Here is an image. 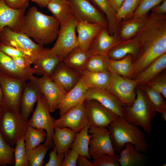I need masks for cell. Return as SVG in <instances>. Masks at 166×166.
Masks as SVG:
<instances>
[{
	"label": "cell",
	"mask_w": 166,
	"mask_h": 166,
	"mask_svg": "<svg viewBox=\"0 0 166 166\" xmlns=\"http://www.w3.org/2000/svg\"><path fill=\"white\" fill-rule=\"evenodd\" d=\"M49 77L67 92L74 87L80 79V74L63 61L59 62Z\"/></svg>",
	"instance_id": "19"
},
{
	"label": "cell",
	"mask_w": 166,
	"mask_h": 166,
	"mask_svg": "<svg viewBox=\"0 0 166 166\" xmlns=\"http://www.w3.org/2000/svg\"><path fill=\"white\" fill-rule=\"evenodd\" d=\"M142 87L149 101L158 113H162L166 112V103L162 95L147 85Z\"/></svg>",
	"instance_id": "39"
},
{
	"label": "cell",
	"mask_w": 166,
	"mask_h": 166,
	"mask_svg": "<svg viewBox=\"0 0 166 166\" xmlns=\"http://www.w3.org/2000/svg\"><path fill=\"white\" fill-rule=\"evenodd\" d=\"M137 86V81L134 79L111 73L110 81L106 90L117 97L123 106H130L136 98Z\"/></svg>",
	"instance_id": "11"
},
{
	"label": "cell",
	"mask_w": 166,
	"mask_h": 166,
	"mask_svg": "<svg viewBox=\"0 0 166 166\" xmlns=\"http://www.w3.org/2000/svg\"><path fill=\"white\" fill-rule=\"evenodd\" d=\"M64 154L57 153L56 148L53 145V149L49 154V159L45 166H61L64 159Z\"/></svg>",
	"instance_id": "47"
},
{
	"label": "cell",
	"mask_w": 166,
	"mask_h": 166,
	"mask_svg": "<svg viewBox=\"0 0 166 166\" xmlns=\"http://www.w3.org/2000/svg\"><path fill=\"white\" fill-rule=\"evenodd\" d=\"M77 20L70 13L65 21L60 24L57 40L50 50L63 61L70 53L78 46L76 27Z\"/></svg>",
	"instance_id": "5"
},
{
	"label": "cell",
	"mask_w": 166,
	"mask_h": 166,
	"mask_svg": "<svg viewBox=\"0 0 166 166\" xmlns=\"http://www.w3.org/2000/svg\"><path fill=\"white\" fill-rule=\"evenodd\" d=\"M88 132L90 137L89 151L94 160L105 155H115L108 129L90 126Z\"/></svg>",
	"instance_id": "12"
},
{
	"label": "cell",
	"mask_w": 166,
	"mask_h": 166,
	"mask_svg": "<svg viewBox=\"0 0 166 166\" xmlns=\"http://www.w3.org/2000/svg\"><path fill=\"white\" fill-rule=\"evenodd\" d=\"M104 27L97 23L77 21L76 31L77 33L78 46L89 49L96 35Z\"/></svg>",
	"instance_id": "25"
},
{
	"label": "cell",
	"mask_w": 166,
	"mask_h": 166,
	"mask_svg": "<svg viewBox=\"0 0 166 166\" xmlns=\"http://www.w3.org/2000/svg\"><path fill=\"white\" fill-rule=\"evenodd\" d=\"M92 55L89 49L78 46L63 61L68 67L80 74L85 69L87 61Z\"/></svg>",
	"instance_id": "28"
},
{
	"label": "cell",
	"mask_w": 166,
	"mask_h": 166,
	"mask_svg": "<svg viewBox=\"0 0 166 166\" xmlns=\"http://www.w3.org/2000/svg\"><path fill=\"white\" fill-rule=\"evenodd\" d=\"M140 51L138 41L135 37L129 39L121 40L109 51L107 55L110 59L118 60L130 54L132 56V62L138 57Z\"/></svg>",
	"instance_id": "23"
},
{
	"label": "cell",
	"mask_w": 166,
	"mask_h": 166,
	"mask_svg": "<svg viewBox=\"0 0 166 166\" xmlns=\"http://www.w3.org/2000/svg\"><path fill=\"white\" fill-rule=\"evenodd\" d=\"M61 61L50 49H45L33 64V73L50 77Z\"/></svg>",
	"instance_id": "22"
},
{
	"label": "cell",
	"mask_w": 166,
	"mask_h": 166,
	"mask_svg": "<svg viewBox=\"0 0 166 166\" xmlns=\"http://www.w3.org/2000/svg\"><path fill=\"white\" fill-rule=\"evenodd\" d=\"M17 67L24 72L31 75H34L33 73L32 64L30 61L27 58L22 57H12Z\"/></svg>",
	"instance_id": "46"
},
{
	"label": "cell",
	"mask_w": 166,
	"mask_h": 166,
	"mask_svg": "<svg viewBox=\"0 0 166 166\" xmlns=\"http://www.w3.org/2000/svg\"><path fill=\"white\" fill-rule=\"evenodd\" d=\"M26 10L13 9L0 0V33L6 26L14 31L21 32Z\"/></svg>",
	"instance_id": "16"
},
{
	"label": "cell",
	"mask_w": 166,
	"mask_h": 166,
	"mask_svg": "<svg viewBox=\"0 0 166 166\" xmlns=\"http://www.w3.org/2000/svg\"><path fill=\"white\" fill-rule=\"evenodd\" d=\"M93 4L105 15L108 23V31L111 35L118 34L119 23L116 19V12L111 7L109 0H91Z\"/></svg>",
	"instance_id": "33"
},
{
	"label": "cell",
	"mask_w": 166,
	"mask_h": 166,
	"mask_svg": "<svg viewBox=\"0 0 166 166\" xmlns=\"http://www.w3.org/2000/svg\"><path fill=\"white\" fill-rule=\"evenodd\" d=\"M146 17H133L119 23L117 35L121 40H128L136 37L144 25Z\"/></svg>",
	"instance_id": "31"
},
{
	"label": "cell",
	"mask_w": 166,
	"mask_h": 166,
	"mask_svg": "<svg viewBox=\"0 0 166 166\" xmlns=\"http://www.w3.org/2000/svg\"><path fill=\"white\" fill-rule=\"evenodd\" d=\"M24 136L26 149H30L43 142L46 139L47 134L44 129L28 125Z\"/></svg>",
	"instance_id": "36"
},
{
	"label": "cell",
	"mask_w": 166,
	"mask_h": 166,
	"mask_svg": "<svg viewBox=\"0 0 166 166\" xmlns=\"http://www.w3.org/2000/svg\"><path fill=\"white\" fill-rule=\"evenodd\" d=\"M109 71L111 73H115L125 78H133L134 70L131 54H128L120 60L109 59Z\"/></svg>",
	"instance_id": "32"
},
{
	"label": "cell",
	"mask_w": 166,
	"mask_h": 166,
	"mask_svg": "<svg viewBox=\"0 0 166 166\" xmlns=\"http://www.w3.org/2000/svg\"><path fill=\"white\" fill-rule=\"evenodd\" d=\"M54 145L57 153L65 154L70 148L77 132L68 128H59L54 126Z\"/></svg>",
	"instance_id": "26"
},
{
	"label": "cell",
	"mask_w": 166,
	"mask_h": 166,
	"mask_svg": "<svg viewBox=\"0 0 166 166\" xmlns=\"http://www.w3.org/2000/svg\"><path fill=\"white\" fill-rule=\"evenodd\" d=\"M110 139L116 153H119L127 143L132 144L138 151L145 153L148 144L144 133L138 127L118 116L107 127Z\"/></svg>",
	"instance_id": "3"
},
{
	"label": "cell",
	"mask_w": 166,
	"mask_h": 166,
	"mask_svg": "<svg viewBox=\"0 0 166 166\" xmlns=\"http://www.w3.org/2000/svg\"><path fill=\"white\" fill-rule=\"evenodd\" d=\"M0 72L13 78L25 81L29 80L34 76L20 70L12 58L0 49Z\"/></svg>",
	"instance_id": "29"
},
{
	"label": "cell",
	"mask_w": 166,
	"mask_h": 166,
	"mask_svg": "<svg viewBox=\"0 0 166 166\" xmlns=\"http://www.w3.org/2000/svg\"><path fill=\"white\" fill-rule=\"evenodd\" d=\"M164 0H141L133 16L145 18L148 15L151 10L155 6L160 4Z\"/></svg>",
	"instance_id": "43"
},
{
	"label": "cell",
	"mask_w": 166,
	"mask_h": 166,
	"mask_svg": "<svg viewBox=\"0 0 166 166\" xmlns=\"http://www.w3.org/2000/svg\"><path fill=\"white\" fill-rule=\"evenodd\" d=\"M24 135L17 141L14 148V166H29Z\"/></svg>",
	"instance_id": "42"
},
{
	"label": "cell",
	"mask_w": 166,
	"mask_h": 166,
	"mask_svg": "<svg viewBox=\"0 0 166 166\" xmlns=\"http://www.w3.org/2000/svg\"><path fill=\"white\" fill-rule=\"evenodd\" d=\"M89 123L85 100L70 109L59 118L54 120V126L69 128L77 132Z\"/></svg>",
	"instance_id": "14"
},
{
	"label": "cell",
	"mask_w": 166,
	"mask_h": 166,
	"mask_svg": "<svg viewBox=\"0 0 166 166\" xmlns=\"http://www.w3.org/2000/svg\"><path fill=\"white\" fill-rule=\"evenodd\" d=\"M119 154V162L121 166H142L146 161L145 155L137 151L131 143H126Z\"/></svg>",
	"instance_id": "30"
},
{
	"label": "cell",
	"mask_w": 166,
	"mask_h": 166,
	"mask_svg": "<svg viewBox=\"0 0 166 166\" xmlns=\"http://www.w3.org/2000/svg\"><path fill=\"white\" fill-rule=\"evenodd\" d=\"M79 155L75 151L69 149L64 154L61 166H76Z\"/></svg>",
	"instance_id": "48"
},
{
	"label": "cell",
	"mask_w": 166,
	"mask_h": 166,
	"mask_svg": "<svg viewBox=\"0 0 166 166\" xmlns=\"http://www.w3.org/2000/svg\"><path fill=\"white\" fill-rule=\"evenodd\" d=\"M88 89L83 81L80 79L76 85L68 91L58 105L60 117L72 108L85 100V95Z\"/></svg>",
	"instance_id": "21"
},
{
	"label": "cell",
	"mask_w": 166,
	"mask_h": 166,
	"mask_svg": "<svg viewBox=\"0 0 166 166\" xmlns=\"http://www.w3.org/2000/svg\"><path fill=\"white\" fill-rule=\"evenodd\" d=\"M26 84L20 103V114L25 121L33 111L35 103L42 94L39 81V78L34 77Z\"/></svg>",
	"instance_id": "15"
},
{
	"label": "cell",
	"mask_w": 166,
	"mask_h": 166,
	"mask_svg": "<svg viewBox=\"0 0 166 166\" xmlns=\"http://www.w3.org/2000/svg\"><path fill=\"white\" fill-rule=\"evenodd\" d=\"M71 13L77 21L99 24L108 28V23L104 14L90 0H67Z\"/></svg>",
	"instance_id": "9"
},
{
	"label": "cell",
	"mask_w": 166,
	"mask_h": 166,
	"mask_svg": "<svg viewBox=\"0 0 166 166\" xmlns=\"http://www.w3.org/2000/svg\"><path fill=\"white\" fill-rule=\"evenodd\" d=\"M14 163V148L6 142L0 132V166Z\"/></svg>",
	"instance_id": "41"
},
{
	"label": "cell",
	"mask_w": 166,
	"mask_h": 166,
	"mask_svg": "<svg viewBox=\"0 0 166 166\" xmlns=\"http://www.w3.org/2000/svg\"><path fill=\"white\" fill-rule=\"evenodd\" d=\"M3 111V107L0 105V121Z\"/></svg>",
	"instance_id": "56"
},
{
	"label": "cell",
	"mask_w": 166,
	"mask_h": 166,
	"mask_svg": "<svg viewBox=\"0 0 166 166\" xmlns=\"http://www.w3.org/2000/svg\"><path fill=\"white\" fill-rule=\"evenodd\" d=\"M79 74L80 78L88 88L106 89L111 80L110 72H94L84 69Z\"/></svg>",
	"instance_id": "27"
},
{
	"label": "cell",
	"mask_w": 166,
	"mask_h": 166,
	"mask_svg": "<svg viewBox=\"0 0 166 166\" xmlns=\"http://www.w3.org/2000/svg\"><path fill=\"white\" fill-rule=\"evenodd\" d=\"M125 0H109L111 7L116 13L121 7Z\"/></svg>",
	"instance_id": "53"
},
{
	"label": "cell",
	"mask_w": 166,
	"mask_h": 166,
	"mask_svg": "<svg viewBox=\"0 0 166 166\" xmlns=\"http://www.w3.org/2000/svg\"><path fill=\"white\" fill-rule=\"evenodd\" d=\"M136 98L130 106H123V117L129 123L141 127L148 134L152 129V122L158 113L149 101L142 86L136 89Z\"/></svg>",
	"instance_id": "4"
},
{
	"label": "cell",
	"mask_w": 166,
	"mask_h": 166,
	"mask_svg": "<svg viewBox=\"0 0 166 166\" xmlns=\"http://www.w3.org/2000/svg\"><path fill=\"white\" fill-rule=\"evenodd\" d=\"M9 7L15 10L26 9L29 6L27 0H3Z\"/></svg>",
	"instance_id": "50"
},
{
	"label": "cell",
	"mask_w": 166,
	"mask_h": 166,
	"mask_svg": "<svg viewBox=\"0 0 166 166\" xmlns=\"http://www.w3.org/2000/svg\"><path fill=\"white\" fill-rule=\"evenodd\" d=\"M121 41L117 34L111 35L107 28L104 27L96 35L89 49L92 54L107 55Z\"/></svg>",
	"instance_id": "20"
},
{
	"label": "cell",
	"mask_w": 166,
	"mask_h": 166,
	"mask_svg": "<svg viewBox=\"0 0 166 166\" xmlns=\"http://www.w3.org/2000/svg\"><path fill=\"white\" fill-rule=\"evenodd\" d=\"M0 43L13 46L22 51L33 64L45 49L25 34L5 27L0 33Z\"/></svg>",
	"instance_id": "6"
},
{
	"label": "cell",
	"mask_w": 166,
	"mask_h": 166,
	"mask_svg": "<svg viewBox=\"0 0 166 166\" xmlns=\"http://www.w3.org/2000/svg\"><path fill=\"white\" fill-rule=\"evenodd\" d=\"M46 7L60 25L65 21L71 13L67 0H50Z\"/></svg>",
	"instance_id": "35"
},
{
	"label": "cell",
	"mask_w": 166,
	"mask_h": 166,
	"mask_svg": "<svg viewBox=\"0 0 166 166\" xmlns=\"http://www.w3.org/2000/svg\"><path fill=\"white\" fill-rule=\"evenodd\" d=\"M109 58L107 55L92 54L85 69L94 72H109Z\"/></svg>",
	"instance_id": "37"
},
{
	"label": "cell",
	"mask_w": 166,
	"mask_h": 166,
	"mask_svg": "<svg viewBox=\"0 0 166 166\" xmlns=\"http://www.w3.org/2000/svg\"><path fill=\"white\" fill-rule=\"evenodd\" d=\"M85 100H95L117 116L123 117V105L119 99L106 89L89 88L85 95Z\"/></svg>",
	"instance_id": "18"
},
{
	"label": "cell",
	"mask_w": 166,
	"mask_h": 166,
	"mask_svg": "<svg viewBox=\"0 0 166 166\" xmlns=\"http://www.w3.org/2000/svg\"><path fill=\"white\" fill-rule=\"evenodd\" d=\"M166 68L165 53L153 60L144 69L134 76L133 79L137 81L138 86H144Z\"/></svg>",
	"instance_id": "24"
},
{
	"label": "cell",
	"mask_w": 166,
	"mask_h": 166,
	"mask_svg": "<svg viewBox=\"0 0 166 166\" xmlns=\"http://www.w3.org/2000/svg\"><path fill=\"white\" fill-rule=\"evenodd\" d=\"M136 37L140 51L138 57L132 62L133 77L166 53V14L158 15L151 12Z\"/></svg>",
	"instance_id": "1"
},
{
	"label": "cell",
	"mask_w": 166,
	"mask_h": 166,
	"mask_svg": "<svg viewBox=\"0 0 166 166\" xmlns=\"http://www.w3.org/2000/svg\"><path fill=\"white\" fill-rule=\"evenodd\" d=\"M39 81L42 93L46 100L50 111L53 112L57 109L58 105L67 92L47 76H42L39 78Z\"/></svg>",
	"instance_id": "17"
},
{
	"label": "cell",
	"mask_w": 166,
	"mask_h": 166,
	"mask_svg": "<svg viewBox=\"0 0 166 166\" xmlns=\"http://www.w3.org/2000/svg\"><path fill=\"white\" fill-rule=\"evenodd\" d=\"M37 102L36 107L31 117L28 121V124L36 128L46 130L47 136L44 145L49 148L54 145L53 136L54 119L50 114L47 102L43 94Z\"/></svg>",
	"instance_id": "8"
},
{
	"label": "cell",
	"mask_w": 166,
	"mask_h": 166,
	"mask_svg": "<svg viewBox=\"0 0 166 166\" xmlns=\"http://www.w3.org/2000/svg\"><path fill=\"white\" fill-rule=\"evenodd\" d=\"M141 0H125L116 12V19L119 23L121 21L133 17Z\"/></svg>",
	"instance_id": "40"
},
{
	"label": "cell",
	"mask_w": 166,
	"mask_h": 166,
	"mask_svg": "<svg viewBox=\"0 0 166 166\" xmlns=\"http://www.w3.org/2000/svg\"><path fill=\"white\" fill-rule=\"evenodd\" d=\"M0 49L11 57H22L28 59L23 52L13 46L5 45L0 43Z\"/></svg>",
	"instance_id": "49"
},
{
	"label": "cell",
	"mask_w": 166,
	"mask_h": 166,
	"mask_svg": "<svg viewBox=\"0 0 166 166\" xmlns=\"http://www.w3.org/2000/svg\"><path fill=\"white\" fill-rule=\"evenodd\" d=\"M49 148L40 144L32 149H26V155L29 166H42L44 159Z\"/></svg>",
	"instance_id": "38"
},
{
	"label": "cell",
	"mask_w": 166,
	"mask_h": 166,
	"mask_svg": "<svg viewBox=\"0 0 166 166\" xmlns=\"http://www.w3.org/2000/svg\"><path fill=\"white\" fill-rule=\"evenodd\" d=\"M160 93L166 98V74L162 71L149 81L146 85Z\"/></svg>",
	"instance_id": "44"
},
{
	"label": "cell",
	"mask_w": 166,
	"mask_h": 166,
	"mask_svg": "<svg viewBox=\"0 0 166 166\" xmlns=\"http://www.w3.org/2000/svg\"><path fill=\"white\" fill-rule=\"evenodd\" d=\"M90 126L89 123L77 133L70 147V149L75 151L79 155L85 156L88 159H90L91 157L89 151L90 137L88 130Z\"/></svg>",
	"instance_id": "34"
},
{
	"label": "cell",
	"mask_w": 166,
	"mask_h": 166,
	"mask_svg": "<svg viewBox=\"0 0 166 166\" xmlns=\"http://www.w3.org/2000/svg\"><path fill=\"white\" fill-rule=\"evenodd\" d=\"M77 164L79 166H94L85 156L79 155L77 160Z\"/></svg>",
	"instance_id": "52"
},
{
	"label": "cell",
	"mask_w": 166,
	"mask_h": 166,
	"mask_svg": "<svg viewBox=\"0 0 166 166\" xmlns=\"http://www.w3.org/2000/svg\"><path fill=\"white\" fill-rule=\"evenodd\" d=\"M119 157L117 153L113 156L105 155L94 160L92 163L94 166H120Z\"/></svg>",
	"instance_id": "45"
},
{
	"label": "cell",
	"mask_w": 166,
	"mask_h": 166,
	"mask_svg": "<svg viewBox=\"0 0 166 166\" xmlns=\"http://www.w3.org/2000/svg\"><path fill=\"white\" fill-rule=\"evenodd\" d=\"M87 117L90 126L105 128L118 116L94 100H85Z\"/></svg>",
	"instance_id": "13"
},
{
	"label": "cell",
	"mask_w": 166,
	"mask_h": 166,
	"mask_svg": "<svg viewBox=\"0 0 166 166\" xmlns=\"http://www.w3.org/2000/svg\"><path fill=\"white\" fill-rule=\"evenodd\" d=\"M0 84L3 94V108L20 113V100L25 81L0 72Z\"/></svg>",
	"instance_id": "10"
},
{
	"label": "cell",
	"mask_w": 166,
	"mask_h": 166,
	"mask_svg": "<svg viewBox=\"0 0 166 166\" xmlns=\"http://www.w3.org/2000/svg\"><path fill=\"white\" fill-rule=\"evenodd\" d=\"M29 1L34 2L36 3L41 7H46L47 4L50 0H27Z\"/></svg>",
	"instance_id": "54"
},
{
	"label": "cell",
	"mask_w": 166,
	"mask_h": 166,
	"mask_svg": "<svg viewBox=\"0 0 166 166\" xmlns=\"http://www.w3.org/2000/svg\"><path fill=\"white\" fill-rule=\"evenodd\" d=\"M28 125L20 113L3 108L0 121V132L7 143L12 147L23 136Z\"/></svg>",
	"instance_id": "7"
},
{
	"label": "cell",
	"mask_w": 166,
	"mask_h": 166,
	"mask_svg": "<svg viewBox=\"0 0 166 166\" xmlns=\"http://www.w3.org/2000/svg\"><path fill=\"white\" fill-rule=\"evenodd\" d=\"M151 11V12L158 15L166 14V0H164L160 4L153 7Z\"/></svg>",
	"instance_id": "51"
},
{
	"label": "cell",
	"mask_w": 166,
	"mask_h": 166,
	"mask_svg": "<svg viewBox=\"0 0 166 166\" xmlns=\"http://www.w3.org/2000/svg\"><path fill=\"white\" fill-rule=\"evenodd\" d=\"M60 26L53 16L45 14L39 11L37 7L33 6L25 14L21 33L32 38L36 43L43 46L57 39Z\"/></svg>",
	"instance_id": "2"
},
{
	"label": "cell",
	"mask_w": 166,
	"mask_h": 166,
	"mask_svg": "<svg viewBox=\"0 0 166 166\" xmlns=\"http://www.w3.org/2000/svg\"><path fill=\"white\" fill-rule=\"evenodd\" d=\"M0 105L3 107L4 97L2 86L0 84Z\"/></svg>",
	"instance_id": "55"
}]
</instances>
